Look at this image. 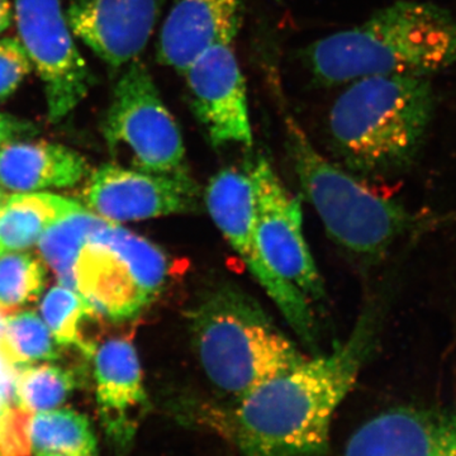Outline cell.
Segmentation results:
<instances>
[{"label": "cell", "instance_id": "6da1fadb", "mask_svg": "<svg viewBox=\"0 0 456 456\" xmlns=\"http://www.w3.org/2000/svg\"><path fill=\"white\" fill-rule=\"evenodd\" d=\"M386 305L374 299L331 353L310 356L237 402L233 435L242 455H326L332 417L379 344Z\"/></svg>", "mask_w": 456, "mask_h": 456}, {"label": "cell", "instance_id": "7a4b0ae2", "mask_svg": "<svg viewBox=\"0 0 456 456\" xmlns=\"http://www.w3.org/2000/svg\"><path fill=\"white\" fill-rule=\"evenodd\" d=\"M346 86L329 114L336 154L367 178L406 173L422 154L436 114L430 77L374 75Z\"/></svg>", "mask_w": 456, "mask_h": 456}, {"label": "cell", "instance_id": "3957f363", "mask_svg": "<svg viewBox=\"0 0 456 456\" xmlns=\"http://www.w3.org/2000/svg\"><path fill=\"white\" fill-rule=\"evenodd\" d=\"M323 86L374 75L428 77L456 65V17L425 0H395L351 28L312 44L305 53Z\"/></svg>", "mask_w": 456, "mask_h": 456}, {"label": "cell", "instance_id": "277c9868", "mask_svg": "<svg viewBox=\"0 0 456 456\" xmlns=\"http://www.w3.org/2000/svg\"><path fill=\"white\" fill-rule=\"evenodd\" d=\"M188 323L207 379L236 402L310 358L259 303L232 284L207 290L189 312Z\"/></svg>", "mask_w": 456, "mask_h": 456}, {"label": "cell", "instance_id": "5b68a950", "mask_svg": "<svg viewBox=\"0 0 456 456\" xmlns=\"http://www.w3.org/2000/svg\"><path fill=\"white\" fill-rule=\"evenodd\" d=\"M281 112L299 185L336 244L360 259L377 261L402 236L416 233L421 216L374 193L354 174L327 160L283 103Z\"/></svg>", "mask_w": 456, "mask_h": 456}, {"label": "cell", "instance_id": "8992f818", "mask_svg": "<svg viewBox=\"0 0 456 456\" xmlns=\"http://www.w3.org/2000/svg\"><path fill=\"white\" fill-rule=\"evenodd\" d=\"M170 277V261L158 245L106 221L82 248L77 290L99 316L128 320L152 305Z\"/></svg>", "mask_w": 456, "mask_h": 456}, {"label": "cell", "instance_id": "52a82bcc", "mask_svg": "<svg viewBox=\"0 0 456 456\" xmlns=\"http://www.w3.org/2000/svg\"><path fill=\"white\" fill-rule=\"evenodd\" d=\"M102 132L125 167L161 174L188 170L182 131L140 60L126 66L114 86Z\"/></svg>", "mask_w": 456, "mask_h": 456}, {"label": "cell", "instance_id": "ba28073f", "mask_svg": "<svg viewBox=\"0 0 456 456\" xmlns=\"http://www.w3.org/2000/svg\"><path fill=\"white\" fill-rule=\"evenodd\" d=\"M207 211L231 248L244 260L269 298L303 344L317 353V331L310 301L269 268L255 230V191L248 169L227 167L209 180L203 194Z\"/></svg>", "mask_w": 456, "mask_h": 456}, {"label": "cell", "instance_id": "9c48e42d", "mask_svg": "<svg viewBox=\"0 0 456 456\" xmlns=\"http://www.w3.org/2000/svg\"><path fill=\"white\" fill-rule=\"evenodd\" d=\"M13 7L18 38L44 86L49 121L61 122L86 98L94 75L75 44L62 0H14Z\"/></svg>", "mask_w": 456, "mask_h": 456}, {"label": "cell", "instance_id": "30bf717a", "mask_svg": "<svg viewBox=\"0 0 456 456\" xmlns=\"http://www.w3.org/2000/svg\"><path fill=\"white\" fill-rule=\"evenodd\" d=\"M246 169L254 184L255 230L264 260L308 301H321L325 289L303 233L301 203L285 188L265 155H257Z\"/></svg>", "mask_w": 456, "mask_h": 456}, {"label": "cell", "instance_id": "8fae6325", "mask_svg": "<svg viewBox=\"0 0 456 456\" xmlns=\"http://www.w3.org/2000/svg\"><path fill=\"white\" fill-rule=\"evenodd\" d=\"M83 200L99 217L119 224L196 212L202 194L189 170L149 173L107 164L90 174Z\"/></svg>", "mask_w": 456, "mask_h": 456}, {"label": "cell", "instance_id": "7c38bea8", "mask_svg": "<svg viewBox=\"0 0 456 456\" xmlns=\"http://www.w3.org/2000/svg\"><path fill=\"white\" fill-rule=\"evenodd\" d=\"M191 110L215 147L250 149L254 136L248 88L232 44L209 47L183 73Z\"/></svg>", "mask_w": 456, "mask_h": 456}, {"label": "cell", "instance_id": "4fadbf2b", "mask_svg": "<svg viewBox=\"0 0 456 456\" xmlns=\"http://www.w3.org/2000/svg\"><path fill=\"white\" fill-rule=\"evenodd\" d=\"M164 0H71L65 14L75 37L110 69L126 68L154 33Z\"/></svg>", "mask_w": 456, "mask_h": 456}, {"label": "cell", "instance_id": "5bb4252c", "mask_svg": "<svg viewBox=\"0 0 456 456\" xmlns=\"http://www.w3.org/2000/svg\"><path fill=\"white\" fill-rule=\"evenodd\" d=\"M92 358L102 428L116 454L126 456L150 410L139 355L131 341L114 338L97 346Z\"/></svg>", "mask_w": 456, "mask_h": 456}, {"label": "cell", "instance_id": "9a60e30c", "mask_svg": "<svg viewBox=\"0 0 456 456\" xmlns=\"http://www.w3.org/2000/svg\"><path fill=\"white\" fill-rule=\"evenodd\" d=\"M342 456H456V408H389L351 435Z\"/></svg>", "mask_w": 456, "mask_h": 456}, {"label": "cell", "instance_id": "2e32d148", "mask_svg": "<svg viewBox=\"0 0 456 456\" xmlns=\"http://www.w3.org/2000/svg\"><path fill=\"white\" fill-rule=\"evenodd\" d=\"M242 13L244 0H174L159 33L158 61L184 73L209 47L233 44Z\"/></svg>", "mask_w": 456, "mask_h": 456}, {"label": "cell", "instance_id": "e0dca14e", "mask_svg": "<svg viewBox=\"0 0 456 456\" xmlns=\"http://www.w3.org/2000/svg\"><path fill=\"white\" fill-rule=\"evenodd\" d=\"M88 174L86 159L59 143L17 140L0 149V184L11 191L71 187Z\"/></svg>", "mask_w": 456, "mask_h": 456}, {"label": "cell", "instance_id": "ac0fdd59", "mask_svg": "<svg viewBox=\"0 0 456 456\" xmlns=\"http://www.w3.org/2000/svg\"><path fill=\"white\" fill-rule=\"evenodd\" d=\"M80 207L53 194H14L5 198L0 206V254L36 244L47 228Z\"/></svg>", "mask_w": 456, "mask_h": 456}, {"label": "cell", "instance_id": "d6986e66", "mask_svg": "<svg viewBox=\"0 0 456 456\" xmlns=\"http://www.w3.org/2000/svg\"><path fill=\"white\" fill-rule=\"evenodd\" d=\"M27 435L32 452L61 456H98L89 419L73 410L29 412Z\"/></svg>", "mask_w": 456, "mask_h": 456}, {"label": "cell", "instance_id": "ffe728a7", "mask_svg": "<svg viewBox=\"0 0 456 456\" xmlns=\"http://www.w3.org/2000/svg\"><path fill=\"white\" fill-rule=\"evenodd\" d=\"M107 220L80 207L60 218L38 240L44 259L66 288L77 290L75 265L82 248Z\"/></svg>", "mask_w": 456, "mask_h": 456}, {"label": "cell", "instance_id": "44dd1931", "mask_svg": "<svg viewBox=\"0 0 456 456\" xmlns=\"http://www.w3.org/2000/svg\"><path fill=\"white\" fill-rule=\"evenodd\" d=\"M41 312L51 334L60 345H74L86 358H92L97 345L88 340L86 326L101 321L102 317L83 296L70 288H53L42 302Z\"/></svg>", "mask_w": 456, "mask_h": 456}, {"label": "cell", "instance_id": "7402d4cb", "mask_svg": "<svg viewBox=\"0 0 456 456\" xmlns=\"http://www.w3.org/2000/svg\"><path fill=\"white\" fill-rule=\"evenodd\" d=\"M77 387L71 371L53 365H35L18 370L16 403L28 412L55 410Z\"/></svg>", "mask_w": 456, "mask_h": 456}, {"label": "cell", "instance_id": "603a6c76", "mask_svg": "<svg viewBox=\"0 0 456 456\" xmlns=\"http://www.w3.org/2000/svg\"><path fill=\"white\" fill-rule=\"evenodd\" d=\"M60 344L35 312L13 314L8 318L2 349L16 365L60 358Z\"/></svg>", "mask_w": 456, "mask_h": 456}, {"label": "cell", "instance_id": "cb8c5ba5", "mask_svg": "<svg viewBox=\"0 0 456 456\" xmlns=\"http://www.w3.org/2000/svg\"><path fill=\"white\" fill-rule=\"evenodd\" d=\"M45 268L29 254H0V305L17 312L40 298Z\"/></svg>", "mask_w": 456, "mask_h": 456}, {"label": "cell", "instance_id": "d4e9b609", "mask_svg": "<svg viewBox=\"0 0 456 456\" xmlns=\"http://www.w3.org/2000/svg\"><path fill=\"white\" fill-rule=\"evenodd\" d=\"M33 70L22 42L17 37L0 40V102L16 93Z\"/></svg>", "mask_w": 456, "mask_h": 456}, {"label": "cell", "instance_id": "484cf974", "mask_svg": "<svg viewBox=\"0 0 456 456\" xmlns=\"http://www.w3.org/2000/svg\"><path fill=\"white\" fill-rule=\"evenodd\" d=\"M38 128L32 122L0 112V149L13 141L36 136Z\"/></svg>", "mask_w": 456, "mask_h": 456}, {"label": "cell", "instance_id": "4316f807", "mask_svg": "<svg viewBox=\"0 0 456 456\" xmlns=\"http://www.w3.org/2000/svg\"><path fill=\"white\" fill-rule=\"evenodd\" d=\"M17 375V365L0 347V410L12 407L16 403Z\"/></svg>", "mask_w": 456, "mask_h": 456}, {"label": "cell", "instance_id": "83f0119b", "mask_svg": "<svg viewBox=\"0 0 456 456\" xmlns=\"http://www.w3.org/2000/svg\"><path fill=\"white\" fill-rule=\"evenodd\" d=\"M439 230H456V207L436 215L421 216L416 233Z\"/></svg>", "mask_w": 456, "mask_h": 456}, {"label": "cell", "instance_id": "f1b7e54d", "mask_svg": "<svg viewBox=\"0 0 456 456\" xmlns=\"http://www.w3.org/2000/svg\"><path fill=\"white\" fill-rule=\"evenodd\" d=\"M14 20V7L9 0H0V35L7 31Z\"/></svg>", "mask_w": 456, "mask_h": 456}, {"label": "cell", "instance_id": "f546056e", "mask_svg": "<svg viewBox=\"0 0 456 456\" xmlns=\"http://www.w3.org/2000/svg\"><path fill=\"white\" fill-rule=\"evenodd\" d=\"M16 312L8 310V308L0 305V346L4 341L5 331H7L8 318Z\"/></svg>", "mask_w": 456, "mask_h": 456}, {"label": "cell", "instance_id": "4dcf8cb0", "mask_svg": "<svg viewBox=\"0 0 456 456\" xmlns=\"http://www.w3.org/2000/svg\"><path fill=\"white\" fill-rule=\"evenodd\" d=\"M5 410H7V408H3V410H0V428H2L3 413H4Z\"/></svg>", "mask_w": 456, "mask_h": 456}, {"label": "cell", "instance_id": "1f68e13d", "mask_svg": "<svg viewBox=\"0 0 456 456\" xmlns=\"http://www.w3.org/2000/svg\"><path fill=\"white\" fill-rule=\"evenodd\" d=\"M5 197L3 196L2 191H0V206H2V203L4 202Z\"/></svg>", "mask_w": 456, "mask_h": 456}, {"label": "cell", "instance_id": "d6a6232c", "mask_svg": "<svg viewBox=\"0 0 456 456\" xmlns=\"http://www.w3.org/2000/svg\"><path fill=\"white\" fill-rule=\"evenodd\" d=\"M36 456H61V455H55V454H37Z\"/></svg>", "mask_w": 456, "mask_h": 456}]
</instances>
